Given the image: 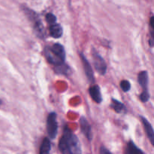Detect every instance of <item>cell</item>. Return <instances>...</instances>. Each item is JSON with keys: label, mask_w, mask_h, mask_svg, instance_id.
<instances>
[{"label": "cell", "mask_w": 154, "mask_h": 154, "mask_svg": "<svg viewBox=\"0 0 154 154\" xmlns=\"http://www.w3.org/2000/svg\"><path fill=\"white\" fill-rule=\"evenodd\" d=\"M59 149L62 154H82L78 137L67 126L65 127L60 140Z\"/></svg>", "instance_id": "1"}, {"label": "cell", "mask_w": 154, "mask_h": 154, "mask_svg": "<svg viewBox=\"0 0 154 154\" xmlns=\"http://www.w3.org/2000/svg\"><path fill=\"white\" fill-rule=\"evenodd\" d=\"M45 55L47 60L56 67L65 64L66 51L64 47L60 44L56 43L52 47L45 48Z\"/></svg>", "instance_id": "2"}, {"label": "cell", "mask_w": 154, "mask_h": 154, "mask_svg": "<svg viewBox=\"0 0 154 154\" xmlns=\"http://www.w3.org/2000/svg\"><path fill=\"white\" fill-rule=\"evenodd\" d=\"M25 12L27 14V16L29 17L30 20L32 23L33 28H34L35 34L39 38H43L44 35H45V29H44L43 24H42V21L38 18V15L35 12H33L32 11L29 10V8L26 9Z\"/></svg>", "instance_id": "3"}, {"label": "cell", "mask_w": 154, "mask_h": 154, "mask_svg": "<svg viewBox=\"0 0 154 154\" xmlns=\"http://www.w3.org/2000/svg\"><path fill=\"white\" fill-rule=\"evenodd\" d=\"M92 57L93 60V64L96 70L100 75H105L107 72V64L102 56L96 51V49H92Z\"/></svg>", "instance_id": "4"}, {"label": "cell", "mask_w": 154, "mask_h": 154, "mask_svg": "<svg viewBox=\"0 0 154 154\" xmlns=\"http://www.w3.org/2000/svg\"><path fill=\"white\" fill-rule=\"evenodd\" d=\"M47 131L50 138L54 139L58 132V123L57 121V114L52 112L48 115L47 120Z\"/></svg>", "instance_id": "5"}, {"label": "cell", "mask_w": 154, "mask_h": 154, "mask_svg": "<svg viewBox=\"0 0 154 154\" xmlns=\"http://www.w3.org/2000/svg\"><path fill=\"white\" fill-rule=\"evenodd\" d=\"M80 57H81V62H82L83 67H84V72H85V75L87 76V79L90 81V83L93 84L94 83V75H93V69H92L91 66H90V63L88 62V60H87V58L85 57V56L81 53L80 54Z\"/></svg>", "instance_id": "6"}, {"label": "cell", "mask_w": 154, "mask_h": 154, "mask_svg": "<svg viewBox=\"0 0 154 154\" xmlns=\"http://www.w3.org/2000/svg\"><path fill=\"white\" fill-rule=\"evenodd\" d=\"M80 125H81V129L83 134L86 136V138L88 140L91 141L93 138V132H92L91 126L90 123L87 121V119L84 117H81L80 120Z\"/></svg>", "instance_id": "7"}, {"label": "cell", "mask_w": 154, "mask_h": 154, "mask_svg": "<svg viewBox=\"0 0 154 154\" xmlns=\"http://www.w3.org/2000/svg\"><path fill=\"white\" fill-rule=\"evenodd\" d=\"M141 122H142L143 125H144V130H145L146 134H147V137L150 139V143L153 145V139H154V131L153 129V126L150 124V122L144 117H141Z\"/></svg>", "instance_id": "8"}, {"label": "cell", "mask_w": 154, "mask_h": 154, "mask_svg": "<svg viewBox=\"0 0 154 154\" xmlns=\"http://www.w3.org/2000/svg\"><path fill=\"white\" fill-rule=\"evenodd\" d=\"M89 93H90V95L92 99H93V100L95 101L96 103H101L102 102V94H101V90L99 86H92L89 89Z\"/></svg>", "instance_id": "9"}, {"label": "cell", "mask_w": 154, "mask_h": 154, "mask_svg": "<svg viewBox=\"0 0 154 154\" xmlns=\"http://www.w3.org/2000/svg\"><path fill=\"white\" fill-rule=\"evenodd\" d=\"M138 83L140 86L143 88V91H147L148 90V74L147 71H142L138 75Z\"/></svg>", "instance_id": "10"}, {"label": "cell", "mask_w": 154, "mask_h": 154, "mask_svg": "<svg viewBox=\"0 0 154 154\" xmlns=\"http://www.w3.org/2000/svg\"><path fill=\"white\" fill-rule=\"evenodd\" d=\"M50 34L54 38H59L63 35V27L59 23H54L50 26Z\"/></svg>", "instance_id": "11"}, {"label": "cell", "mask_w": 154, "mask_h": 154, "mask_svg": "<svg viewBox=\"0 0 154 154\" xmlns=\"http://www.w3.org/2000/svg\"><path fill=\"white\" fill-rule=\"evenodd\" d=\"M111 107L114 110L116 113H118V114H120V113H125L126 111V108L125 107V105L122 103L120 101L117 100L115 99H111Z\"/></svg>", "instance_id": "12"}, {"label": "cell", "mask_w": 154, "mask_h": 154, "mask_svg": "<svg viewBox=\"0 0 154 154\" xmlns=\"http://www.w3.org/2000/svg\"><path fill=\"white\" fill-rule=\"evenodd\" d=\"M51 144L49 138H45L40 147V151L39 154H49L51 151Z\"/></svg>", "instance_id": "13"}, {"label": "cell", "mask_w": 154, "mask_h": 154, "mask_svg": "<svg viewBox=\"0 0 154 154\" xmlns=\"http://www.w3.org/2000/svg\"><path fill=\"white\" fill-rule=\"evenodd\" d=\"M126 153L127 154H145L144 151L138 148L133 141H130L127 144V148H126Z\"/></svg>", "instance_id": "14"}, {"label": "cell", "mask_w": 154, "mask_h": 154, "mask_svg": "<svg viewBox=\"0 0 154 154\" xmlns=\"http://www.w3.org/2000/svg\"><path fill=\"white\" fill-rule=\"evenodd\" d=\"M120 87L123 92H129L131 88V84L127 80H123L120 82Z\"/></svg>", "instance_id": "15"}, {"label": "cell", "mask_w": 154, "mask_h": 154, "mask_svg": "<svg viewBox=\"0 0 154 154\" xmlns=\"http://www.w3.org/2000/svg\"><path fill=\"white\" fill-rule=\"evenodd\" d=\"M46 20L48 23L52 25V24L56 23V22H57V17H56L55 15L53 14L48 13V14L46 15Z\"/></svg>", "instance_id": "16"}, {"label": "cell", "mask_w": 154, "mask_h": 154, "mask_svg": "<svg viewBox=\"0 0 154 154\" xmlns=\"http://www.w3.org/2000/svg\"><path fill=\"white\" fill-rule=\"evenodd\" d=\"M150 99V93L147 91H143L140 95V100L142 102H147Z\"/></svg>", "instance_id": "17"}, {"label": "cell", "mask_w": 154, "mask_h": 154, "mask_svg": "<svg viewBox=\"0 0 154 154\" xmlns=\"http://www.w3.org/2000/svg\"><path fill=\"white\" fill-rule=\"evenodd\" d=\"M99 152H100V154H112L108 149L105 148V147H101Z\"/></svg>", "instance_id": "18"}, {"label": "cell", "mask_w": 154, "mask_h": 154, "mask_svg": "<svg viewBox=\"0 0 154 154\" xmlns=\"http://www.w3.org/2000/svg\"><path fill=\"white\" fill-rule=\"evenodd\" d=\"M153 20H154L153 17H151V18H150V26H151L152 29H153Z\"/></svg>", "instance_id": "19"}, {"label": "cell", "mask_w": 154, "mask_h": 154, "mask_svg": "<svg viewBox=\"0 0 154 154\" xmlns=\"http://www.w3.org/2000/svg\"><path fill=\"white\" fill-rule=\"evenodd\" d=\"M2 100H1V99H0V106H1V105H2Z\"/></svg>", "instance_id": "20"}]
</instances>
